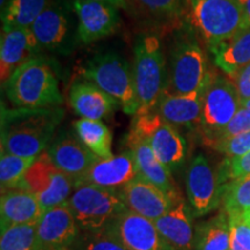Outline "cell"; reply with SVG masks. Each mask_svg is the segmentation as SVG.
<instances>
[{"instance_id": "6da1fadb", "label": "cell", "mask_w": 250, "mask_h": 250, "mask_svg": "<svg viewBox=\"0 0 250 250\" xmlns=\"http://www.w3.org/2000/svg\"><path fill=\"white\" fill-rule=\"evenodd\" d=\"M64 117L61 107L6 108L1 105V152L37 158L46 151Z\"/></svg>"}, {"instance_id": "7a4b0ae2", "label": "cell", "mask_w": 250, "mask_h": 250, "mask_svg": "<svg viewBox=\"0 0 250 250\" xmlns=\"http://www.w3.org/2000/svg\"><path fill=\"white\" fill-rule=\"evenodd\" d=\"M2 88L15 108L59 107L62 103L54 62L42 55L17 68Z\"/></svg>"}, {"instance_id": "3957f363", "label": "cell", "mask_w": 250, "mask_h": 250, "mask_svg": "<svg viewBox=\"0 0 250 250\" xmlns=\"http://www.w3.org/2000/svg\"><path fill=\"white\" fill-rule=\"evenodd\" d=\"M184 23L210 50L247 28L243 7L235 0H188Z\"/></svg>"}, {"instance_id": "277c9868", "label": "cell", "mask_w": 250, "mask_h": 250, "mask_svg": "<svg viewBox=\"0 0 250 250\" xmlns=\"http://www.w3.org/2000/svg\"><path fill=\"white\" fill-rule=\"evenodd\" d=\"M211 74L198 36L191 28L183 23L182 27L174 31L166 92L177 95L193 93L208 83Z\"/></svg>"}, {"instance_id": "5b68a950", "label": "cell", "mask_w": 250, "mask_h": 250, "mask_svg": "<svg viewBox=\"0 0 250 250\" xmlns=\"http://www.w3.org/2000/svg\"><path fill=\"white\" fill-rule=\"evenodd\" d=\"M133 77L138 99L137 115L153 111L168 86V70L161 43L155 34H143L134 45Z\"/></svg>"}, {"instance_id": "8992f818", "label": "cell", "mask_w": 250, "mask_h": 250, "mask_svg": "<svg viewBox=\"0 0 250 250\" xmlns=\"http://www.w3.org/2000/svg\"><path fill=\"white\" fill-rule=\"evenodd\" d=\"M83 78L116 100L125 114L137 115L138 99L133 71L129 62L116 52H100L86 62Z\"/></svg>"}, {"instance_id": "52a82bcc", "label": "cell", "mask_w": 250, "mask_h": 250, "mask_svg": "<svg viewBox=\"0 0 250 250\" xmlns=\"http://www.w3.org/2000/svg\"><path fill=\"white\" fill-rule=\"evenodd\" d=\"M76 219L80 232H93L103 229L127 210L120 193V190L79 184L67 201Z\"/></svg>"}, {"instance_id": "ba28073f", "label": "cell", "mask_w": 250, "mask_h": 250, "mask_svg": "<svg viewBox=\"0 0 250 250\" xmlns=\"http://www.w3.org/2000/svg\"><path fill=\"white\" fill-rule=\"evenodd\" d=\"M76 19L72 4L65 0H50L30 29L41 49L68 55L79 43Z\"/></svg>"}, {"instance_id": "9c48e42d", "label": "cell", "mask_w": 250, "mask_h": 250, "mask_svg": "<svg viewBox=\"0 0 250 250\" xmlns=\"http://www.w3.org/2000/svg\"><path fill=\"white\" fill-rule=\"evenodd\" d=\"M130 131L147 142L158 160L170 171L179 169L186 161V139L177 127L155 111L136 115Z\"/></svg>"}, {"instance_id": "30bf717a", "label": "cell", "mask_w": 250, "mask_h": 250, "mask_svg": "<svg viewBox=\"0 0 250 250\" xmlns=\"http://www.w3.org/2000/svg\"><path fill=\"white\" fill-rule=\"evenodd\" d=\"M241 108V99L235 83L227 78L211 74L205 86L199 130L206 144L217 138Z\"/></svg>"}, {"instance_id": "8fae6325", "label": "cell", "mask_w": 250, "mask_h": 250, "mask_svg": "<svg viewBox=\"0 0 250 250\" xmlns=\"http://www.w3.org/2000/svg\"><path fill=\"white\" fill-rule=\"evenodd\" d=\"M18 188L34 193L42 211L45 212L70 199L74 182L56 167L44 151L37 156Z\"/></svg>"}, {"instance_id": "7c38bea8", "label": "cell", "mask_w": 250, "mask_h": 250, "mask_svg": "<svg viewBox=\"0 0 250 250\" xmlns=\"http://www.w3.org/2000/svg\"><path fill=\"white\" fill-rule=\"evenodd\" d=\"M186 186L193 217H204L217 210L221 204L224 184L219 169H214L203 153L197 154L190 162Z\"/></svg>"}, {"instance_id": "4fadbf2b", "label": "cell", "mask_w": 250, "mask_h": 250, "mask_svg": "<svg viewBox=\"0 0 250 250\" xmlns=\"http://www.w3.org/2000/svg\"><path fill=\"white\" fill-rule=\"evenodd\" d=\"M127 250H176L158 232L153 221L129 210L105 227Z\"/></svg>"}, {"instance_id": "5bb4252c", "label": "cell", "mask_w": 250, "mask_h": 250, "mask_svg": "<svg viewBox=\"0 0 250 250\" xmlns=\"http://www.w3.org/2000/svg\"><path fill=\"white\" fill-rule=\"evenodd\" d=\"M80 229L68 203L43 212L36 224L37 250H71Z\"/></svg>"}, {"instance_id": "9a60e30c", "label": "cell", "mask_w": 250, "mask_h": 250, "mask_svg": "<svg viewBox=\"0 0 250 250\" xmlns=\"http://www.w3.org/2000/svg\"><path fill=\"white\" fill-rule=\"evenodd\" d=\"M78 22V37L83 44H90L114 34L120 26L118 8L94 0H73Z\"/></svg>"}, {"instance_id": "2e32d148", "label": "cell", "mask_w": 250, "mask_h": 250, "mask_svg": "<svg viewBox=\"0 0 250 250\" xmlns=\"http://www.w3.org/2000/svg\"><path fill=\"white\" fill-rule=\"evenodd\" d=\"M46 152L56 167L66 174L74 184L83 179L100 159L81 143L76 133L67 131L58 133L50 143Z\"/></svg>"}, {"instance_id": "e0dca14e", "label": "cell", "mask_w": 250, "mask_h": 250, "mask_svg": "<svg viewBox=\"0 0 250 250\" xmlns=\"http://www.w3.org/2000/svg\"><path fill=\"white\" fill-rule=\"evenodd\" d=\"M126 12L151 30H176L184 23L188 0H124Z\"/></svg>"}, {"instance_id": "ac0fdd59", "label": "cell", "mask_w": 250, "mask_h": 250, "mask_svg": "<svg viewBox=\"0 0 250 250\" xmlns=\"http://www.w3.org/2000/svg\"><path fill=\"white\" fill-rule=\"evenodd\" d=\"M42 51L30 28H2L0 40V79L4 85L13 72Z\"/></svg>"}, {"instance_id": "d6986e66", "label": "cell", "mask_w": 250, "mask_h": 250, "mask_svg": "<svg viewBox=\"0 0 250 250\" xmlns=\"http://www.w3.org/2000/svg\"><path fill=\"white\" fill-rule=\"evenodd\" d=\"M120 193L127 210L153 223L167 213L175 202L180 199L175 201L140 176L122 188Z\"/></svg>"}, {"instance_id": "ffe728a7", "label": "cell", "mask_w": 250, "mask_h": 250, "mask_svg": "<svg viewBox=\"0 0 250 250\" xmlns=\"http://www.w3.org/2000/svg\"><path fill=\"white\" fill-rule=\"evenodd\" d=\"M139 176L132 152L125 151L109 159H99L85 176L74 184H92L105 189L121 190Z\"/></svg>"}, {"instance_id": "44dd1931", "label": "cell", "mask_w": 250, "mask_h": 250, "mask_svg": "<svg viewBox=\"0 0 250 250\" xmlns=\"http://www.w3.org/2000/svg\"><path fill=\"white\" fill-rule=\"evenodd\" d=\"M125 143L129 151L132 152L142 179L158 187L175 201L182 197L174 182L171 171L158 160L147 142L130 131L125 138Z\"/></svg>"}, {"instance_id": "7402d4cb", "label": "cell", "mask_w": 250, "mask_h": 250, "mask_svg": "<svg viewBox=\"0 0 250 250\" xmlns=\"http://www.w3.org/2000/svg\"><path fill=\"white\" fill-rule=\"evenodd\" d=\"M206 83L201 89L183 95L165 92L153 111L175 127H199Z\"/></svg>"}, {"instance_id": "603a6c76", "label": "cell", "mask_w": 250, "mask_h": 250, "mask_svg": "<svg viewBox=\"0 0 250 250\" xmlns=\"http://www.w3.org/2000/svg\"><path fill=\"white\" fill-rule=\"evenodd\" d=\"M71 107L85 120L101 121L116 110L118 102L90 81H76L70 89Z\"/></svg>"}, {"instance_id": "cb8c5ba5", "label": "cell", "mask_w": 250, "mask_h": 250, "mask_svg": "<svg viewBox=\"0 0 250 250\" xmlns=\"http://www.w3.org/2000/svg\"><path fill=\"white\" fill-rule=\"evenodd\" d=\"M192 211L183 197L175 202L167 213L154 221L158 232L176 250H193Z\"/></svg>"}, {"instance_id": "d4e9b609", "label": "cell", "mask_w": 250, "mask_h": 250, "mask_svg": "<svg viewBox=\"0 0 250 250\" xmlns=\"http://www.w3.org/2000/svg\"><path fill=\"white\" fill-rule=\"evenodd\" d=\"M42 214L39 199L28 190L17 188L2 192L0 202L1 230L13 225L37 224Z\"/></svg>"}, {"instance_id": "484cf974", "label": "cell", "mask_w": 250, "mask_h": 250, "mask_svg": "<svg viewBox=\"0 0 250 250\" xmlns=\"http://www.w3.org/2000/svg\"><path fill=\"white\" fill-rule=\"evenodd\" d=\"M210 51L213 55L214 64L225 74L235 79L237 73L250 64V28L240 30Z\"/></svg>"}, {"instance_id": "4316f807", "label": "cell", "mask_w": 250, "mask_h": 250, "mask_svg": "<svg viewBox=\"0 0 250 250\" xmlns=\"http://www.w3.org/2000/svg\"><path fill=\"white\" fill-rule=\"evenodd\" d=\"M230 225L225 212L198 223L193 230V250H229Z\"/></svg>"}, {"instance_id": "83f0119b", "label": "cell", "mask_w": 250, "mask_h": 250, "mask_svg": "<svg viewBox=\"0 0 250 250\" xmlns=\"http://www.w3.org/2000/svg\"><path fill=\"white\" fill-rule=\"evenodd\" d=\"M74 132L81 143L100 159H109L112 155V133L101 121L81 118L73 123Z\"/></svg>"}, {"instance_id": "f1b7e54d", "label": "cell", "mask_w": 250, "mask_h": 250, "mask_svg": "<svg viewBox=\"0 0 250 250\" xmlns=\"http://www.w3.org/2000/svg\"><path fill=\"white\" fill-rule=\"evenodd\" d=\"M50 0H8L1 9L2 28H30Z\"/></svg>"}, {"instance_id": "f546056e", "label": "cell", "mask_w": 250, "mask_h": 250, "mask_svg": "<svg viewBox=\"0 0 250 250\" xmlns=\"http://www.w3.org/2000/svg\"><path fill=\"white\" fill-rule=\"evenodd\" d=\"M221 205L228 218L240 217L250 211V176L225 183Z\"/></svg>"}, {"instance_id": "4dcf8cb0", "label": "cell", "mask_w": 250, "mask_h": 250, "mask_svg": "<svg viewBox=\"0 0 250 250\" xmlns=\"http://www.w3.org/2000/svg\"><path fill=\"white\" fill-rule=\"evenodd\" d=\"M36 158H22L1 152L0 155V184L1 192L17 189Z\"/></svg>"}, {"instance_id": "1f68e13d", "label": "cell", "mask_w": 250, "mask_h": 250, "mask_svg": "<svg viewBox=\"0 0 250 250\" xmlns=\"http://www.w3.org/2000/svg\"><path fill=\"white\" fill-rule=\"evenodd\" d=\"M0 250H37L36 224L13 225L2 229Z\"/></svg>"}, {"instance_id": "d6a6232c", "label": "cell", "mask_w": 250, "mask_h": 250, "mask_svg": "<svg viewBox=\"0 0 250 250\" xmlns=\"http://www.w3.org/2000/svg\"><path fill=\"white\" fill-rule=\"evenodd\" d=\"M71 250H127L107 228L93 232H80Z\"/></svg>"}, {"instance_id": "836d02e7", "label": "cell", "mask_w": 250, "mask_h": 250, "mask_svg": "<svg viewBox=\"0 0 250 250\" xmlns=\"http://www.w3.org/2000/svg\"><path fill=\"white\" fill-rule=\"evenodd\" d=\"M218 169L223 184L250 176V152L239 158H226Z\"/></svg>"}, {"instance_id": "e575fe53", "label": "cell", "mask_w": 250, "mask_h": 250, "mask_svg": "<svg viewBox=\"0 0 250 250\" xmlns=\"http://www.w3.org/2000/svg\"><path fill=\"white\" fill-rule=\"evenodd\" d=\"M210 147L223 153L227 158H239L250 152V131L223 140L211 143Z\"/></svg>"}, {"instance_id": "d590c367", "label": "cell", "mask_w": 250, "mask_h": 250, "mask_svg": "<svg viewBox=\"0 0 250 250\" xmlns=\"http://www.w3.org/2000/svg\"><path fill=\"white\" fill-rule=\"evenodd\" d=\"M249 131H250V109L241 107L239 109V111L235 114V116L232 118V121H230L229 123H228L226 126L220 131V133L218 134L217 138H215L213 142L232 138V137L239 136V134L241 133L249 132ZM210 144H208V145H210Z\"/></svg>"}, {"instance_id": "8d00e7d4", "label": "cell", "mask_w": 250, "mask_h": 250, "mask_svg": "<svg viewBox=\"0 0 250 250\" xmlns=\"http://www.w3.org/2000/svg\"><path fill=\"white\" fill-rule=\"evenodd\" d=\"M235 86L241 101L250 99V64L237 73L235 77Z\"/></svg>"}, {"instance_id": "74e56055", "label": "cell", "mask_w": 250, "mask_h": 250, "mask_svg": "<svg viewBox=\"0 0 250 250\" xmlns=\"http://www.w3.org/2000/svg\"><path fill=\"white\" fill-rule=\"evenodd\" d=\"M94 1H102L107 2V4H110L117 8H122L124 11H126V4H125L124 0H94Z\"/></svg>"}, {"instance_id": "f35d334b", "label": "cell", "mask_w": 250, "mask_h": 250, "mask_svg": "<svg viewBox=\"0 0 250 250\" xmlns=\"http://www.w3.org/2000/svg\"><path fill=\"white\" fill-rule=\"evenodd\" d=\"M242 7H243V13H245L246 27L250 28V0H247L246 4L243 5Z\"/></svg>"}, {"instance_id": "ab89813d", "label": "cell", "mask_w": 250, "mask_h": 250, "mask_svg": "<svg viewBox=\"0 0 250 250\" xmlns=\"http://www.w3.org/2000/svg\"><path fill=\"white\" fill-rule=\"evenodd\" d=\"M240 218L242 219L243 221H245V223L248 225V226H250V211H248V212H246L245 214H242V215H240Z\"/></svg>"}, {"instance_id": "60d3db41", "label": "cell", "mask_w": 250, "mask_h": 250, "mask_svg": "<svg viewBox=\"0 0 250 250\" xmlns=\"http://www.w3.org/2000/svg\"><path fill=\"white\" fill-rule=\"evenodd\" d=\"M241 107H245L247 109H250V99L246 100V101H241Z\"/></svg>"}, {"instance_id": "b9f144b4", "label": "cell", "mask_w": 250, "mask_h": 250, "mask_svg": "<svg viewBox=\"0 0 250 250\" xmlns=\"http://www.w3.org/2000/svg\"><path fill=\"white\" fill-rule=\"evenodd\" d=\"M235 1H236V2H239V4L241 5V6H243V5L246 4V1H247V0H235Z\"/></svg>"}]
</instances>
